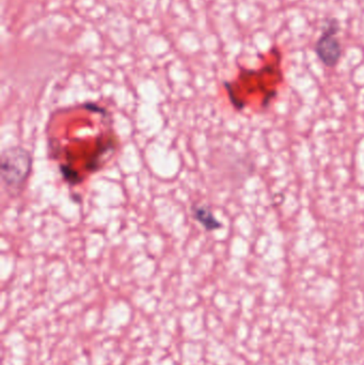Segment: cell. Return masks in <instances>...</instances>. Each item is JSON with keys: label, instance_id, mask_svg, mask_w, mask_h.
Returning <instances> with one entry per match:
<instances>
[{"label": "cell", "instance_id": "6da1fadb", "mask_svg": "<svg viewBox=\"0 0 364 365\" xmlns=\"http://www.w3.org/2000/svg\"><path fill=\"white\" fill-rule=\"evenodd\" d=\"M32 158L23 148H11L1 155V178L6 191L21 192L31 171Z\"/></svg>", "mask_w": 364, "mask_h": 365}, {"label": "cell", "instance_id": "3957f363", "mask_svg": "<svg viewBox=\"0 0 364 365\" xmlns=\"http://www.w3.org/2000/svg\"><path fill=\"white\" fill-rule=\"evenodd\" d=\"M194 217L207 230V231H213V230L219 229L222 227L219 221L215 218L212 210L207 206H196L192 210Z\"/></svg>", "mask_w": 364, "mask_h": 365}, {"label": "cell", "instance_id": "7a4b0ae2", "mask_svg": "<svg viewBox=\"0 0 364 365\" xmlns=\"http://www.w3.org/2000/svg\"><path fill=\"white\" fill-rule=\"evenodd\" d=\"M340 31V23L337 19H329L323 27V34L316 44V53L324 66L335 68L342 56L341 43L336 36Z\"/></svg>", "mask_w": 364, "mask_h": 365}]
</instances>
